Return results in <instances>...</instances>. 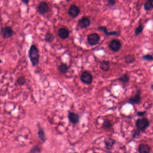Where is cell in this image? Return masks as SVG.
Returning a JSON list of instances; mask_svg holds the SVG:
<instances>
[{"instance_id": "obj_1", "label": "cell", "mask_w": 153, "mask_h": 153, "mask_svg": "<svg viewBox=\"0 0 153 153\" xmlns=\"http://www.w3.org/2000/svg\"><path fill=\"white\" fill-rule=\"evenodd\" d=\"M28 57L33 67L38 65L39 63V51L35 45H32L28 51Z\"/></svg>"}, {"instance_id": "obj_2", "label": "cell", "mask_w": 153, "mask_h": 153, "mask_svg": "<svg viewBox=\"0 0 153 153\" xmlns=\"http://www.w3.org/2000/svg\"><path fill=\"white\" fill-rule=\"evenodd\" d=\"M149 126V121L146 118L139 119L136 122V126L140 131H145Z\"/></svg>"}, {"instance_id": "obj_3", "label": "cell", "mask_w": 153, "mask_h": 153, "mask_svg": "<svg viewBox=\"0 0 153 153\" xmlns=\"http://www.w3.org/2000/svg\"><path fill=\"white\" fill-rule=\"evenodd\" d=\"M100 40V36L96 33L90 34L88 35V41L89 44L91 46L97 45L99 43Z\"/></svg>"}, {"instance_id": "obj_4", "label": "cell", "mask_w": 153, "mask_h": 153, "mask_svg": "<svg viewBox=\"0 0 153 153\" xmlns=\"http://www.w3.org/2000/svg\"><path fill=\"white\" fill-rule=\"evenodd\" d=\"M80 80L84 84L89 85L92 83L93 76L89 72L85 71L81 74Z\"/></svg>"}, {"instance_id": "obj_5", "label": "cell", "mask_w": 153, "mask_h": 153, "mask_svg": "<svg viewBox=\"0 0 153 153\" xmlns=\"http://www.w3.org/2000/svg\"><path fill=\"white\" fill-rule=\"evenodd\" d=\"M122 44L119 40L115 39L112 40L109 45V48L114 52H118L121 49Z\"/></svg>"}, {"instance_id": "obj_6", "label": "cell", "mask_w": 153, "mask_h": 153, "mask_svg": "<svg viewBox=\"0 0 153 153\" xmlns=\"http://www.w3.org/2000/svg\"><path fill=\"white\" fill-rule=\"evenodd\" d=\"M81 10L79 7L75 5H72L69 7L68 14L71 17L75 18L78 17L80 13Z\"/></svg>"}, {"instance_id": "obj_7", "label": "cell", "mask_w": 153, "mask_h": 153, "mask_svg": "<svg viewBox=\"0 0 153 153\" xmlns=\"http://www.w3.org/2000/svg\"><path fill=\"white\" fill-rule=\"evenodd\" d=\"M1 33L4 39H8L14 35V31L11 27L7 26L1 28Z\"/></svg>"}, {"instance_id": "obj_8", "label": "cell", "mask_w": 153, "mask_h": 153, "mask_svg": "<svg viewBox=\"0 0 153 153\" xmlns=\"http://www.w3.org/2000/svg\"><path fill=\"white\" fill-rule=\"evenodd\" d=\"M49 7L47 3L44 1H42L39 3L37 7L38 12L40 15H44L48 12Z\"/></svg>"}, {"instance_id": "obj_9", "label": "cell", "mask_w": 153, "mask_h": 153, "mask_svg": "<svg viewBox=\"0 0 153 153\" xmlns=\"http://www.w3.org/2000/svg\"><path fill=\"white\" fill-rule=\"evenodd\" d=\"M141 91L139 89L136 92V94L134 97H132L129 99L128 102L132 105L139 104L141 102Z\"/></svg>"}, {"instance_id": "obj_10", "label": "cell", "mask_w": 153, "mask_h": 153, "mask_svg": "<svg viewBox=\"0 0 153 153\" xmlns=\"http://www.w3.org/2000/svg\"><path fill=\"white\" fill-rule=\"evenodd\" d=\"M98 29L103 31L107 36H119L121 35V32L119 31H108L107 27L105 26H99Z\"/></svg>"}, {"instance_id": "obj_11", "label": "cell", "mask_w": 153, "mask_h": 153, "mask_svg": "<svg viewBox=\"0 0 153 153\" xmlns=\"http://www.w3.org/2000/svg\"><path fill=\"white\" fill-rule=\"evenodd\" d=\"M91 24L90 20L88 17L83 16L79 20L78 25L81 29H85L89 27Z\"/></svg>"}, {"instance_id": "obj_12", "label": "cell", "mask_w": 153, "mask_h": 153, "mask_svg": "<svg viewBox=\"0 0 153 153\" xmlns=\"http://www.w3.org/2000/svg\"><path fill=\"white\" fill-rule=\"evenodd\" d=\"M68 118L70 123L76 125L79 123V115L78 114H76L74 112H69Z\"/></svg>"}, {"instance_id": "obj_13", "label": "cell", "mask_w": 153, "mask_h": 153, "mask_svg": "<svg viewBox=\"0 0 153 153\" xmlns=\"http://www.w3.org/2000/svg\"><path fill=\"white\" fill-rule=\"evenodd\" d=\"M58 35L60 38L62 40H65L69 38L70 31L66 28H61L58 30Z\"/></svg>"}, {"instance_id": "obj_14", "label": "cell", "mask_w": 153, "mask_h": 153, "mask_svg": "<svg viewBox=\"0 0 153 153\" xmlns=\"http://www.w3.org/2000/svg\"><path fill=\"white\" fill-rule=\"evenodd\" d=\"M116 143V140L115 139L111 138L107 139L105 140V141H104L105 148L107 150H112Z\"/></svg>"}, {"instance_id": "obj_15", "label": "cell", "mask_w": 153, "mask_h": 153, "mask_svg": "<svg viewBox=\"0 0 153 153\" xmlns=\"http://www.w3.org/2000/svg\"><path fill=\"white\" fill-rule=\"evenodd\" d=\"M139 152L140 153H149L151 151V148L146 144H140L138 147Z\"/></svg>"}, {"instance_id": "obj_16", "label": "cell", "mask_w": 153, "mask_h": 153, "mask_svg": "<svg viewBox=\"0 0 153 153\" xmlns=\"http://www.w3.org/2000/svg\"><path fill=\"white\" fill-rule=\"evenodd\" d=\"M99 67L101 70L103 72H108L110 70V64L108 61H101L99 64Z\"/></svg>"}, {"instance_id": "obj_17", "label": "cell", "mask_w": 153, "mask_h": 153, "mask_svg": "<svg viewBox=\"0 0 153 153\" xmlns=\"http://www.w3.org/2000/svg\"><path fill=\"white\" fill-rule=\"evenodd\" d=\"M145 10L150 11L153 10V0H147L144 5Z\"/></svg>"}, {"instance_id": "obj_18", "label": "cell", "mask_w": 153, "mask_h": 153, "mask_svg": "<svg viewBox=\"0 0 153 153\" xmlns=\"http://www.w3.org/2000/svg\"><path fill=\"white\" fill-rule=\"evenodd\" d=\"M38 135V137L39 139L41 140L43 143H44L46 140L45 133H44L43 129L41 127L39 126Z\"/></svg>"}, {"instance_id": "obj_19", "label": "cell", "mask_w": 153, "mask_h": 153, "mask_svg": "<svg viewBox=\"0 0 153 153\" xmlns=\"http://www.w3.org/2000/svg\"><path fill=\"white\" fill-rule=\"evenodd\" d=\"M69 67L65 63H61L58 67V70L60 73L62 74H65L68 72Z\"/></svg>"}, {"instance_id": "obj_20", "label": "cell", "mask_w": 153, "mask_h": 153, "mask_svg": "<svg viewBox=\"0 0 153 153\" xmlns=\"http://www.w3.org/2000/svg\"><path fill=\"white\" fill-rule=\"evenodd\" d=\"M54 36L52 33L50 32H48L46 34H45V36H44V40L46 42L48 43H52L53 42V40H54Z\"/></svg>"}, {"instance_id": "obj_21", "label": "cell", "mask_w": 153, "mask_h": 153, "mask_svg": "<svg viewBox=\"0 0 153 153\" xmlns=\"http://www.w3.org/2000/svg\"><path fill=\"white\" fill-rule=\"evenodd\" d=\"M125 61L127 64H132L135 62V57L134 55L129 54L125 57Z\"/></svg>"}, {"instance_id": "obj_22", "label": "cell", "mask_w": 153, "mask_h": 153, "mask_svg": "<svg viewBox=\"0 0 153 153\" xmlns=\"http://www.w3.org/2000/svg\"><path fill=\"white\" fill-rule=\"evenodd\" d=\"M130 76L127 74H124L123 75H121L119 78V81L125 84L128 83L130 81Z\"/></svg>"}, {"instance_id": "obj_23", "label": "cell", "mask_w": 153, "mask_h": 153, "mask_svg": "<svg viewBox=\"0 0 153 153\" xmlns=\"http://www.w3.org/2000/svg\"><path fill=\"white\" fill-rule=\"evenodd\" d=\"M112 126V123H111L110 120H105L102 124V127L104 130H109V129H111Z\"/></svg>"}, {"instance_id": "obj_24", "label": "cell", "mask_w": 153, "mask_h": 153, "mask_svg": "<svg viewBox=\"0 0 153 153\" xmlns=\"http://www.w3.org/2000/svg\"><path fill=\"white\" fill-rule=\"evenodd\" d=\"M144 29V26L142 24H140L139 26L135 29V36H137V35H139L143 31Z\"/></svg>"}, {"instance_id": "obj_25", "label": "cell", "mask_w": 153, "mask_h": 153, "mask_svg": "<svg viewBox=\"0 0 153 153\" xmlns=\"http://www.w3.org/2000/svg\"><path fill=\"white\" fill-rule=\"evenodd\" d=\"M141 136V131L138 129H134L132 131V136L133 138H138Z\"/></svg>"}, {"instance_id": "obj_26", "label": "cell", "mask_w": 153, "mask_h": 153, "mask_svg": "<svg viewBox=\"0 0 153 153\" xmlns=\"http://www.w3.org/2000/svg\"><path fill=\"white\" fill-rule=\"evenodd\" d=\"M17 83L19 86H23L26 83V80L24 76H21L17 79Z\"/></svg>"}, {"instance_id": "obj_27", "label": "cell", "mask_w": 153, "mask_h": 153, "mask_svg": "<svg viewBox=\"0 0 153 153\" xmlns=\"http://www.w3.org/2000/svg\"><path fill=\"white\" fill-rule=\"evenodd\" d=\"M142 59L144 61L150 62V61H153V56L150 54H146V55L142 56Z\"/></svg>"}, {"instance_id": "obj_28", "label": "cell", "mask_w": 153, "mask_h": 153, "mask_svg": "<svg viewBox=\"0 0 153 153\" xmlns=\"http://www.w3.org/2000/svg\"><path fill=\"white\" fill-rule=\"evenodd\" d=\"M41 152V150L39 146L38 145L34 146L33 147L32 149L30 150V153H40Z\"/></svg>"}, {"instance_id": "obj_29", "label": "cell", "mask_w": 153, "mask_h": 153, "mask_svg": "<svg viewBox=\"0 0 153 153\" xmlns=\"http://www.w3.org/2000/svg\"><path fill=\"white\" fill-rule=\"evenodd\" d=\"M116 3V0H108V4L110 7L114 6Z\"/></svg>"}, {"instance_id": "obj_30", "label": "cell", "mask_w": 153, "mask_h": 153, "mask_svg": "<svg viewBox=\"0 0 153 153\" xmlns=\"http://www.w3.org/2000/svg\"><path fill=\"white\" fill-rule=\"evenodd\" d=\"M146 112L145 111H139L137 113V115L139 116V117H143L145 115Z\"/></svg>"}, {"instance_id": "obj_31", "label": "cell", "mask_w": 153, "mask_h": 153, "mask_svg": "<svg viewBox=\"0 0 153 153\" xmlns=\"http://www.w3.org/2000/svg\"><path fill=\"white\" fill-rule=\"evenodd\" d=\"M21 1L23 4L26 5H28L29 2V0H21Z\"/></svg>"}, {"instance_id": "obj_32", "label": "cell", "mask_w": 153, "mask_h": 153, "mask_svg": "<svg viewBox=\"0 0 153 153\" xmlns=\"http://www.w3.org/2000/svg\"><path fill=\"white\" fill-rule=\"evenodd\" d=\"M2 63V60H1V59H0V64H1V63Z\"/></svg>"}, {"instance_id": "obj_33", "label": "cell", "mask_w": 153, "mask_h": 153, "mask_svg": "<svg viewBox=\"0 0 153 153\" xmlns=\"http://www.w3.org/2000/svg\"><path fill=\"white\" fill-rule=\"evenodd\" d=\"M151 88L152 89H153V84H152V86H151Z\"/></svg>"}, {"instance_id": "obj_34", "label": "cell", "mask_w": 153, "mask_h": 153, "mask_svg": "<svg viewBox=\"0 0 153 153\" xmlns=\"http://www.w3.org/2000/svg\"><path fill=\"white\" fill-rule=\"evenodd\" d=\"M66 1H71V0H66Z\"/></svg>"}]
</instances>
